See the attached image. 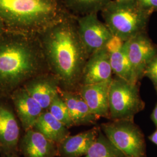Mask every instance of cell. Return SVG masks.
I'll return each instance as SVG.
<instances>
[{"label": "cell", "mask_w": 157, "mask_h": 157, "mask_svg": "<svg viewBox=\"0 0 157 157\" xmlns=\"http://www.w3.org/2000/svg\"><path fill=\"white\" fill-rule=\"evenodd\" d=\"M50 72L62 90L78 92L84 66L89 58L72 13L37 36Z\"/></svg>", "instance_id": "1"}, {"label": "cell", "mask_w": 157, "mask_h": 157, "mask_svg": "<svg viewBox=\"0 0 157 157\" xmlns=\"http://www.w3.org/2000/svg\"><path fill=\"white\" fill-rule=\"evenodd\" d=\"M47 72L37 36L10 31L0 36V97L10 98L30 79Z\"/></svg>", "instance_id": "2"}, {"label": "cell", "mask_w": 157, "mask_h": 157, "mask_svg": "<svg viewBox=\"0 0 157 157\" xmlns=\"http://www.w3.org/2000/svg\"><path fill=\"white\" fill-rule=\"evenodd\" d=\"M71 13L55 0H0V22L12 32L38 36Z\"/></svg>", "instance_id": "3"}, {"label": "cell", "mask_w": 157, "mask_h": 157, "mask_svg": "<svg viewBox=\"0 0 157 157\" xmlns=\"http://www.w3.org/2000/svg\"><path fill=\"white\" fill-rule=\"evenodd\" d=\"M151 12L143 8L137 0H111L101 11L112 33L124 41L144 32Z\"/></svg>", "instance_id": "4"}, {"label": "cell", "mask_w": 157, "mask_h": 157, "mask_svg": "<svg viewBox=\"0 0 157 157\" xmlns=\"http://www.w3.org/2000/svg\"><path fill=\"white\" fill-rule=\"evenodd\" d=\"M140 94V83H130L117 76L110 86L109 107L110 121H130L145 108Z\"/></svg>", "instance_id": "5"}, {"label": "cell", "mask_w": 157, "mask_h": 157, "mask_svg": "<svg viewBox=\"0 0 157 157\" xmlns=\"http://www.w3.org/2000/svg\"><path fill=\"white\" fill-rule=\"evenodd\" d=\"M100 128L126 157H147L144 135L134 121H110L101 124Z\"/></svg>", "instance_id": "6"}, {"label": "cell", "mask_w": 157, "mask_h": 157, "mask_svg": "<svg viewBox=\"0 0 157 157\" xmlns=\"http://www.w3.org/2000/svg\"><path fill=\"white\" fill-rule=\"evenodd\" d=\"M22 133L10 98L0 97V155L18 152Z\"/></svg>", "instance_id": "7"}, {"label": "cell", "mask_w": 157, "mask_h": 157, "mask_svg": "<svg viewBox=\"0 0 157 157\" xmlns=\"http://www.w3.org/2000/svg\"><path fill=\"white\" fill-rule=\"evenodd\" d=\"M78 33L89 56L104 47L113 34L105 23L98 18V13L76 16Z\"/></svg>", "instance_id": "8"}, {"label": "cell", "mask_w": 157, "mask_h": 157, "mask_svg": "<svg viewBox=\"0 0 157 157\" xmlns=\"http://www.w3.org/2000/svg\"><path fill=\"white\" fill-rule=\"evenodd\" d=\"M124 47L135 80L140 83L147 66L157 55V48L144 32L126 41Z\"/></svg>", "instance_id": "9"}, {"label": "cell", "mask_w": 157, "mask_h": 157, "mask_svg": "<svg viewBox=\"0 0 157 157\" xmlns=\"http://www.w3.org/2000/svg\"><path fill=\"white\" fill-rule=\"evenodd\" d=\"M10 99L23 132L33 129L40 116L44 111L43 108L23 87L13 91Z\"/></svg>", "instance_id": "10"}, {"label": "cell", "mask_w": 157, "mask_h": 157, "mask_svg": "<svg viewBox=\"0 0 157 157\" xmlns=\"http://www.w3.org/2000/svg\"><path fill=\"white\" fill-rule=\"evenodd\" d=\"M17 150L21 157H58L57 144L33 129L23 132Z\"/></svg>", "instance_id": "11"}, {"label": "cell", "mask_w": 157, "mask_h": 157, "mask_svg": "<svg viewBox=\"0 0 157 157\" xmlns=\"http://www.w3.org/2000/svg\"><path fill=\"white\" fill-rule=\"evenodd\" d=\"M111 80L95 84L82 85L78 89L90 110L98 118L109 119V95Z\"/></svg>", "instance_id": "12"}, {"label": "cell", "mask_w": 157, "mask_h": 157, "mask_svg": "<svg viewBox=\"0 0 157 157\" xmlns=\"http://www.w3.org/2000/svg\"><path fill=\"white\" fill-rule=\"evenodd\" d=\"M23 87L44 111H47L54 97L58 93L59 82L56 76L47 72L30 79Z\"/></svg>", "instance_id": "13"}, {"label": "cell", "mask_w": 157, "mask_h": 157, "mask_svg": "<svg viewBox=\"0 0 157 157\" xmlns=\"http://www.w3.org/2000/svg\"><path fill=\"white\" fill-rule=\"evenodd\" d=\"M112 73L109 54L103 47L91 54L88 59L83 71L80 86L111 80Z\"/></svg>", "instance_id": "14"}, {"label": "cell", "mask_w": 157, "mask_h": 157, "mask_svg": "<svg viewBox=\"0 0 157 157\" xmlns=\"http://www.w3.org/2000/svg\"><path fill=\"white\" fill-rule=\"evenodd\" d=\"M101 130L100 126L69 135L57 144L58 157H83L95 143Z\"/></svg>", "instance_id": "15"}, {"label": "cell", "mask_w": 157, "mask_h": 157, "mask_svg": "<svg viewBox=\"0 0 157 157\" xmlns=\"http://www.w3.org/2000/svg\"><path fill=\"white\" fill-rule=\"evenodd\" d=\"M58 93L67 106L74 126L94 124L100 119L91 112L78 92L59 88Z\"/></svg>", "instance_id": "16"}, {"label": "cell", "mask_w": 157, "mask_h": 157, "mask_svg": "<svg viewBox=\"0 0 157 157\" xmlns=\"http://www.w3.org/2000/svg\"><path fill=\"white\" fill-rule=\"evenodd\" d=\"M33 129L57 144L71 135L67 127L54 118L48 111H44L41 113Z\"/></svg>", "instance_id": "17"}, {"label": "cell", "mask_w": 157, "mask_h": 157, "mask_svg": "<svg viewBox=\"0 0 157 157\" xmlns=\"http://www.w3.org/2000/svg\"><path fill=\"white\" fill-rule=\"evenodd\" d=\"M109 61L112 72L115 76L130 83H138L135 80L124 44L121 50L109 54Z\"/></svg>", "instance_id": "18"}, {"label": "cell", "mask_w": 157, "mask_h": 157, "mask_svg": "<svg viewBox=\"0 0 157 157\" xmlns=\"http://www.w3.org/2000/svg\"><path fill=\"white\" fill-rule=\"evenodd\" d=\"M111 0H63L68 11L78 17L101 12Z\"/></svg>", "instance_id": "19"}, {"label": "cell", "mask_w": 157, "mask_h": 157, "mask_svg": "<svg viewBox=\"0 0 157 157\" xmlns=\"http://www.w3.org/2000/svg\"><path fill=\"white\" fill-rule=\"evenodd\" d=\"M83 157H126L100 130L95 143Z\"/></svg>", "instance_id": "20"}, {"label": "cell", "mask_w": 157, "mask_h": 157, "mask_svg": "<svg viewBox=\"0 0 157 157\" xmlns=\"http://www.w3.org/2000/svg\"><path fill=\"white\" fill-rule=\"evenodd\" d=\"M47 111L68 129L74 126L67 106L59 93L54 97Z\"/></svg>", "instance_id": "21"}, {"label": "cell", "mask_w": 157, "mask_h": 157, "mask_svg": "<svg viewBox=\"0 0 157 157\" xmlns=\"http://www.w3.org/2000/svg\"><path fill=\"white\" fill-rule=\"evenodd\" d=\"M144 76L151 81L157 94V55L147 66L144 73Z\"/></svg>", "instance_id": "22"}, {"label": "cell", "mask_w": 157, "mask_h": 157, "mask_svg": "<svg viewBox=\"0 0 157 157\" xmlns=\"http://www.w3.org/2000/svg\"><path fill=\"white\" fill-rule=\"evenodd\" d=\"M125 41L118 36L113 35L108 41L104 46L107 52L110 54L121 50L124 44Z\"/></svg>", "instance_id": "23"}, {"label": "cell", "mask_w": 157, "mask_h": 157, "mask_svg": "<svg viewBox=\"0 0 157 157\" xmlns=\"http://www.w3.org/2000/svg\"><path fill=\"white\" fill-rule=\"evenodd\" d=\"M137 1L144 10L151 12L157 10V0H137Z\"/></svg>", "instance_id": "24"}, {"label": "cell", "mask_w": 157, "mask_h": 157, "mask_svg": "<svg viewBox=\"0 0 157 157\" xmlns=\"http://www.w3.org/2000/svg\"><path fill=\"white\" fill-rule=\"evenodd\" d=\"M151 119L157 128V103L154 107L151 115Z\"/></svg>", "instance_id": "25"}, {"label": "cell", "mask_w": 157, "mask_h": 157, "mask_svg": "<svg viewBox=\"0 0 157 157\" xmlns=\"http://www.w3.org/2000/svg\"><path fill=\"white\" fill-rule=\"evenodd\" d=\"M148 139L157 146V128L156 130L148 136Z\"/></svg>", "instance_id": "26"}, {"label": "cell", "mask_w": 157, "mask_h": 157, "mask_svg": "<svg viewBox=\"0 0 157 157\" xmlns=\"http://www.w3.org/2000/svg\"><path fill=\"white\" fill-rule=\"evenodd\" d=\"M1 157H21L20 155L19 154L18 152H15V153H11V154H3L1 155Z\"/></svg>", "instance_id": "27"}, {"label": "cell", "mask_w": 157, "mask_h": 157, "mask_svg": "<svg viewBox=\"0 0 157 157\" xmlns=\"http://www.w3.org/2000/svg\"><path fill=\"white\" fill-rule=\"evenodd\" d=\"M6 30L5 28L4 25L0 22V36L4 33V32H6Z\"/></svg>", "instance_id": "28"}, {"label": "cell", "mask_w": 157, "mask_h": 157, "mask_svg": "<svg viewBox=\"0 0 157 157\" xmlns=\"http://www.w3.org/2000/svg\"><path fill=\"white\" fill-rule=\"evenodd\" d=\"M55 1H58V2H62V1H63V0H55Z\"/></svg>", "instance_id": "29"}, {"label": "cell", "mask_w": 157, "mask_h": 157, "mask_svg": "<svg viewBox=\"0 0 157 157\" xmlns=\"http://www.w3.org/2000/svg\"><path fill=\"white\" fill-rule=\"evenodd\" d=\"M117 1H129V0H117Z\"/></svg>", "instance_id": "30"}]
</instances>
